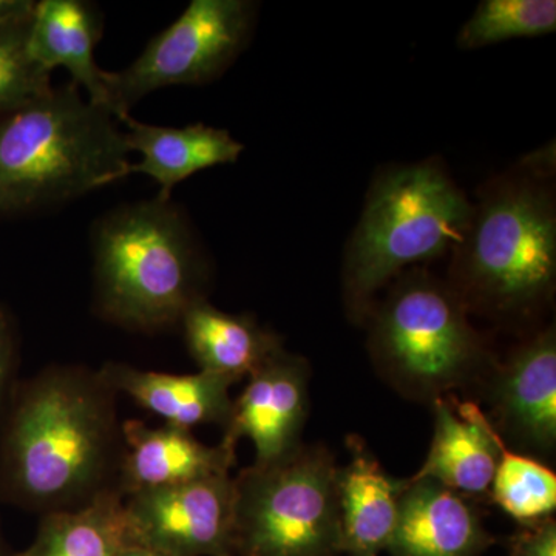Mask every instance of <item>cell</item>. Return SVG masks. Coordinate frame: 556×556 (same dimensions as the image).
I'll return each mask as SVG.
<instances>
[{
    "label": "cell",
    "instance_id": "6da1fadb",
    "mask_svg": "<svg viewBox=\"0 0 556 556\" xmlns=\"http://www.w3.org/2000/svg\"><path fill=\"white\" fill-rule=\"evenodd\" d=\"M123 453L116 393L97 371L43 369L17 383L0 426V501L40 515L115 489Z\"/></svg>",
    "mask_w": 556,
    "mask_h": 556
},
{
    "label": "cell",
    "instance_id": "7a4b0ae2",
    "mask_svg": "<svg viewBox=\"0 0 556 556\" xmlns=\"http://www.w3.org/2000/svg\"><path fill=\"white\" fill-rule=\"evenodd\" d=\"M554 155L527 156L493 179L452 251L447 283L468 314L522 321L541 313L556 287Z\"/></svg>",
    "mask_w": 556,
    "mask_h": 556
},
{
    "label": "cell",
    "instance_id": "3957f363",
    "mask_svg": "<svg viewBox=\"0 0 556 556\" xmlns=\"http://www.w3.org/2000/svg\"><path fill=\"white\" fill-rule=\"evenodd\" d=\"M126 130L75 84L0 113V214L79 199L129 175Z\"/></svg>",
    "mask_w": 556,
    "mask_h": 556
},
{
    "label": "cell",
    "instance_id": "277c9868",
    "mask_svg": "<svg viewBox=\"0 0 556 556\" xmlns=\"http://www.w3.org/2000/svg\"><path fill=\"white\" fill-rule=\"evenodd\" d=\"M94 306L130 331L179 327L206 298L208 263L188 215L170 200L110 211L91 229Z\"/></svg>",
    "mask_w": 556,
    "mask_h": 556
},
{
    "label": "cell",
    "instance_id": "5b68a950",
    "mask_svg": "<svg viewBox=\"0 0 556 556\" xmlns=\"http://www.w3.org/2000/svg\"><path fill=\"white\" fill-rule=\"evenodd\" d=\"M471 208L473 203L437 159L380 170L345 249L348 317L365 324L379 292L405 268L452 254Z\"/></svg>",
    "mask_w": 556,
    "mask_h": 556
},
{
    "label": "cell",
    "instance_id": "8992f818",
    "mask_svg": "<svg viewBox=\"0 0 556 556\" xmlns=\"http://www.w3.org/2000/svg\"><path fill=\"white\" fill-rule=\"evenodd\" d=\"M365 324L379 375L412 401L433 404L453 391L481 388L496 365L456 292L426 269L394 278Z\"/></svg>",
    "mask_w": 556,
    "mask_h": 556
},
{
    "label": "cell",
    "instance_id": "52a82bcc",
    "mask_svg": "<svg viewBox=\"0 0 556 556\" xmlns=\"http://www.w3.org/2000/svg\"><path fill=\"white\" fill-rule=\"evenodd\" d=\"M339 466L331 450L302 444L233 478V555L339 556Z\"/></svg>",
    "mask_w": 556,
    "mask_h": 556
},
{
    "label": "cell",
    "instance_id": "ba28073f",
    "mask_svg": "<svg viewBox=\"0 0 556 556\" xmlns=\"http://www.w3.org/2000/svg\"><path fill=\"white\" fill-rule=\"evenodd\" d=\"M258 7L249 0H193L170 27L119 72H104L110 112L118 118L153 91L218 79L247 49Z\"/></svg>",
    "mask_w": 556,
    "mask_h": 556
},
{
    "label": "cell",
    "instance_id": "9c48e42d",
    "mask_svg": "<svg viewBox=\"0 0 556 556\" xmlns=\"http://www.w3.org/2000/svg\"><path fill=\"white\" fill-rule=\"evenodd\" d=\"M126 507L138 546L169 556H236L230 475L137 493Z\"/></svg>",
    "mask_w": 556,
    "mask_h": 556
},
{
    "label": "cell",
    "instance_id": "30bf717a",
    "mask_svg": "<svg viewBox=\"0 0 556 556\" xmlns=\"http://www.w3.org/2000/svg\"><path fill=\"white\" fill-rule=\"evenodd\" d=\"M481 390L490 422L503 439L535 455L556 445V331L548 327L521 343L486 376Z\"/></svg>",
    "mask_w": 556,
    "mask_h": 556
},
{
    "label": "cell",
    "instance_id": "8fae6325",
    "mask_svg": "<svg viewBox=\"0 0 556 556\" xmlns=\"http://www.w3.org/2000/svg\"><path fill=\"white\" fill-rule=\"evenodd\" d=\"M311 368L306 358L280 350L248 378L232 402L222 442L237 450L240 439H251L255 463L268 464L294 452L309 413Z\"/></svg>",
    "mask_w": 556,
    "mask_h": 556
},
{
    "label": "cell",
    "instance_id": "7c38bea8",
    "mask_svg": "<svg viewBox=\"0 0 556 556\" xmlns=\"http://www.w3.org/2000/svg\"><path fill=\"white\" fill-rule=\"evenodd\" d=\"M121 434L116 489L126 497L229 475L236 466V450L223 444L208 447L186 428L167 424L152 428L131 419L121 424Z\"/></svg>",
    "mask_w": 556,
    "mask_h": 556
},
{
    "label": "cell",
    "instance_id": "4fadbf2b",
    "mask_svg": "<svg viewBox=\"0 0 556 556\" xmlns=\"http://www.w3.org/2000/svg\"><path fill=\"white\" fill-rule=\"evenodd\" d=\"M434 433L426 463L412 481L430 479L459 495L490 500L501 455V437L477 402L455 394L431 404Z\"/></svg>",
    "mask_w": 556,
    "mask_h": 556
},
{
    "label": "cell",
    "instance_id": "5bb4252c",
    "mask_svg": "<svg viewBox=\"0 0 556 556\" xmlns=\"http://www.w3.org/2000/svg\"><path fill=\"white\" fill-rule=\"evenodd\" d=\"M495 543L470 497L430 479L407 478L387 548L391 556H481Z\"/></svg>",
    "mask_w": 556,
    "mask_h": 556
},
{
    "label": "cell",
    "instance_id": "9a60e30c",
    "mask_svg": "<svg viewBox=\"0 0 556 556\" xmlns=\"http://www.w3.org/2000/svg\"><path fill=\"white\" fill-rule=\"evenodd\" d=\"M350 460L339 467L340 548L348 556H380L396 529L407 479L383 470L364 439L346 438Z\"/></svg>",
    "mask_w": 556,
    "mask_h": 556
},
{
    "label": "cell",
    "instance_id": "2e32d148",
    "mask_svg": "<svg viewBox=\"0 0 556 556\" xmlns=\"http://www.w3.org/2000/svg\"><path fill=\"white\" fill-rule=\"evenodd\" d=\"M101 36L102 16L97 7L80 0H42L36 3L28 25L27 47L40 68L50 75L58 67L67 68L72 83L87 91L89 101L110 112L105 70L94 61Z\"/></svg>",
    "mask_w": 556,
    "mask_h": 556
},
{
    "label": "cell",
    "instance_id": "e0dca14e",
    "mask_svg": "<svg viewBox=\"0 0 556 556\" xmlns=\"http://www.w3.org/2000/svg\"><path fill=\"white\" fill-rule=\"evenodd\" d=\"M98 375L116 394L124 393L166 420L167 426L192 430L197 426H228L232 399L230 380L199 371L195 375H169L144 371L118 362H109Z\"/></svg>",
    "mask_w": 556,
    "mask_h": 556
},
{
    "label": "cell",
    "instance_id": "ac0fdd59",
    "mask_svg": "<svg viewBox=\"0 0 556 556\" xmlns=\"http://www.w3.org/2000/svg\"><path fill=\"white\" fill-rule=\"evenodd\" d=\"M126 126L130 152L142 160L131 164L130 174H144L160 185L159 199L170 200L172 190L197 172L219 164H232L240 159L244 146L230 137L228 130L204 124L182 127H160L139 123L130 115L119 121Z\"/></svg>",
    "mask_w": 556,
    "mask_h": 556
},
{
    "label": "cell",
    "instance_id": "d6986e66",
    "mask_svg": "<svg viewBox=\"0 0 556 556\" xmlns=\"http://www.w3.org/2000/svg\"><path fill=\"white\" fill-rule=\"evenodd\" d=\"M179 327L200 371L232 383L251 378L274 354L283 350L280 336L263 328L255 317L225 313L211 305L207 299L193 303Z\"/></svg>",
    "mask_w": 556,
    "mask_h": 556
},
{
    "label": "cell",
    "instance_id": "ffe728a7",
    "mask_svg": "<svg viewBox=\"0 0 556 556\" xmlns=\"http://www.w3.org/2000/svg\"><path fill=\"white\" fill-rule=\"evenodd\" d=\"M131 546L126 496L115 486L84 506L42 515L35 541L14 556H121Z\"/></svg>",
    "mask_w": 556,
    "mask_h": 556
},
{
    "label": "cell",
    "instance_id": "44dd1931",
    "mask_svg": "<svg viewBox=\"0 0 556 556\" xmlns=\"http://www.w3.org/2000/svg\"><path fill=\"white\" fill-rule=\"evenodd\" d=\"M501 455L490 501L518 526L552 518L556 508V475L526 453H514L501 438Z\"/></svg>",
    "mask_w": 556,
    "mask_h": 556
},
{
    "label": "cell",
    "instance_id": "7402d4cb",
    "mask_svg": "<svg viewBox=\"0 0 556 556\" xmlns=\"http://www.w3.org/2000/svg\"><path fill=\"white\" fill-rule=\"evenodd\" d=\"M555 30V0H484L460 28L457 46L477 50L504 40L538 38Z\"/></svg>",
    "mask_w": 556,
    "mask_h": 556
},
{
    "label": "cell",
    "instance_id": "603a6c76",
    "mask_svg": "<svg viewBox=\"0 0 556 556\" xmlns=\"http://www.w3.org/2000/svg\"><path fill=\"white\" fill-rule=\"evenodd\" d=\"M28 25L0 27V113L9 112L51 89L50 73L28 53Z\"/></svg>",
    "mask_w": 556,
    "mask_h": 556
},
{
    "label": "cell",
    "instance_id": "cb8c5ba5",
    "mask_svg": "<svg viewBox=\"0 0 556 556\" xmlns=\"http://www.w3.org/2000/svg\"><path fill=\"white\" fill-rule=\"evenodd\" d=\"M508 556H556L555 518L518 526L507 541Z\"/></svg>",
    "mask_w": 556,
    "mask_h": 556
},
{
    "label": "cell",
    "instance_id": "d4e9b609",
    "mask_svg": "<svg viewBox=\"0 0 556 556\" xmlns=\"http://www.w3.org/2000/svg\"><path fill=\"white\" fill-rule=\"evenodd\" d=\"M16 334L5 311L0 308V426L16 390Z\"/></svg>",
    "mask_w": 556,
    "mask_h": 556
},
{
    "label": "cell",
    "instance_id": "484cf974",
    "mask_svg": "<svg viewBox=\"0 0 556 556\" xmlns=\"http://www.w3.org/2000/svg\"><path fill=\"white\" fill-rule=\"evenodd\" d=\"M35 7L36 2L30 0H0V27L28 24Z\"/></svg>",
    "mask_w": 556,
    "mask_h": 556
},
{
    "label": "cell",
    "instance_id": "4316f807",
    "mask_svg": "<svg viewBox=\"0 0 556 556\" xmlns=\"http://www.w3.org/2000/svg\"><path fill=\"white\" fill-rule=\"evenodd\" d=\"M121 556H169L160 554V552L152 551V548H148L144 546H131L127 548L126 552H124Z\"/></svg>",
    "mask_w": 556,
    "mask_h": 556
},
{
    "label": "cell",
    "instance_id": "83f0119b",
    "mask_svg": "<svg viewBox=\"0 0 556 556\" xmlns=\"http://www.w3.org/2000/svg\"><path fill=\"white\" fill-rule=\"evenodd\" d=\"M16 552L11 551L9 546H7L5 540H3L2 532H0V556H14Z\"/></svg>",
    "mask_w": 556,
    "mask_h": 556
}]
</instances>
